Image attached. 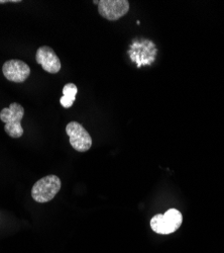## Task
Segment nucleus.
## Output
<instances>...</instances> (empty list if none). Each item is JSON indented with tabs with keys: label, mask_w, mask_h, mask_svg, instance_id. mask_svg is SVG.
I'll list each match as a JSON object with an SVG mask.
<instances>
[{
	"label": "nucleus",
	"mask_w": 224,
	"mask_h": 253,
	"mask_svg": "<svg viewBox=\"0 0 224 253\" xmlns=\"http://www.w3.org/2000/svg\"><path fill=\"white\" fill-rule=\"evenodd\" d=\"M25 116V109L19 103L12 102L8 108H5L0 113V120L4 125L5 133L14 139L20 138L24 135L22 120Z\"/></svg>",
	"instance_id": "f257e3e1"
},
{
	"label": "nucleus",
	"mask_w": 224,
	"mask_h": 253,
	"mask_svg": "<svg viewBox=\"0 0 224 253\" xmlns=\"http://www.w3.org/2000/svg\"><path fill=\"white\" fill-rule=\"evenodd\" d=\"M61 186H62V182L57 175H47L33 184L32 188V198L39 204L48 203L57 196Z\"/></svg>",
	"instance_id": "f03ea898"
},
{
	"label": "nucleus",
	"mask_w": 224,
	"mask_h": 253,
	"mask_svg": "<svg viewBox=\"0 0 224 253\" xmlns=\"http://www.w3.org/2000/svg\"><path fill=\"white\" fill-rule=\"evenodd\" d=\"M66 133L70 144L78 152H86L92 146V138L88 131L80 123L71 122L66 126Z\"/></svg>",
	"instance_id": "7ed1b4c3"
},
{
	"label": "nucleus",
	"mask_w": 224,
	"mask_h": 253,
	"mask_svg": "<svg viewBox=\"0 0 224 253\" xmlns=\"http://www.w3.org/2000/svg\"><path fill=\"white\" fill-rule=\"evenodd\" d=\"M129 10L128 0H100L98 1L99 14L111 22L125 16Z\"/></svg>",
	"instance_id": "20e7f679"
},
{
	"label": "nucleus",
	"mask_w": 224,
	"mask_h": 253,
	"mask_svg": "<svg viewBox=\"0 0 224 253\" xmlns=\"http://www.w3.org/2000/svg\"><path fill=\"white\" fill-rule=\"evenodd\" d=\"M4 77L15 83L25 82L31 75V68L26 62L17 59L6 61L2 66Z\"/></svg>",
	"instance_id": "39448f33"
},
{
	"label": "nucleus",
	"mask_w": 224,
	"mask_h": 253,
	"mask_svg": "<svg viewBox=\"0 0 224 253\" xmlns=\"http://www.w3.org/2000/svg\"><path fill=\"white\" fill-rule=\"evenodd\" d=\"M35 60L38 65L51 74H56L61 70L62 64L61 60L57 56L56 52L48 46H43L37 49L35 54Z\"/></svg>",
	"instance_id": "423d86ee"
},
{
	"label": "nucleus",
	"mask_w": 224,
	"mask_h": 253,
	"mask_svg": "<svg viewBox=\"0 0 224 253\" xmlns=\"http://www.w3.org/2000/svg\"><path fill=\"white\" fill-rule=\"evenodd\" d=\"M151 228L154 232L160 235H168L174 233L176 231V229L172 226L164 214H158L152 218Z\"/></svg>",
	"instance_id": "0eeeda50"
},
{
	"label": "nucleus",
	"mask_w": 224,
	"mask_h": 253,
	"mask_svg": "<svg viewBox=\"0 0 224 253\" xmlns=\"http://www.w3.org/2000/svg\"><path fill=\"white\" fill-rule=\"evenodd\" d=\"M78 88L74 83H67L63 88V96L60 99V103L64 109H70L76 100Z\"/></svg>",
	"instance_id": "6e6552de"
},
{
	"label": "nucleus",
	"mask_w": 224,
	"mask_h": 253,
	"mask_svg": "<svg viewBox=\"0 0 224 253\" xmlns=\"http://www.w3.org/2000/svg\"><path fill=\"white\" fill-rule=\"evenodd\" d=\"M164 216L168 219V221L172 224V226L178 230L183 222V216L180 211L176 209H170L164 214Z\"/></svg>",
	"instance_id": "1a4fd4ad"
},
{
	"label": "nucleus",
	"mask_w": 224,
	"mask_h": 253,
	"mask_svg": "<svg viewBox=\"0 0 224 253\" xmlns=\"http://www.w3.org/2000/svg\"><path fill=\"white\" fill-rule=\"evenodd\" d=\"M8 2L17 3V2H20V0H0V4H2V3H8Z\"/></svg>",
	"instance_id": "9d476101"
}]
</instances>
